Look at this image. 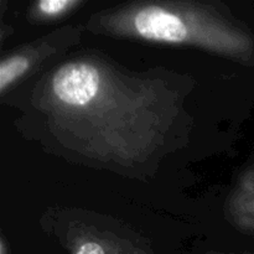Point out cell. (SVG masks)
<instances>
[{"label": "cell", "mask_w": 254, "mask_h": 254, "mask_svg": "<svg viewBox=\"0 0 254 254\" xmlns=\"http://www.w3.org/2000/svg\"><path fill=\"white\" fill-rule=\"evenodd\" d=\"M227 211L235 227L254 240V163L238 179Z\"/></svg>", "instance_id": "obj_3"}, {"label": "cell", "mask_w": 254, "mask_h": 254, "mask_svg": "<svg viewBox=\"0 0 254 254\" xmlns=\"http://www.w3.org/2000/svg\"><path fill=\"white\" fill-rule=\"evenodd\" d=\"M50 44L31 45L29 50H21L15 52L11 56L6 57L0 64V92L5 93L7 88L21 77L29 73L30 69L40 61V59L46 57L51 52Z\"/></svg>", "instance_id": "obj_5"}, {"label": "cell", "mask_w": 254, "mask_h": 254, "mask_svg": "<svg viewBox=\"0 0 254 254\" xmlns=\"http://www.w3.org/2000/svg\"><path fill=\"white\" fill-rule=\"evenodd\" d=\"M0 254H7L6 245H5L4 238H1V243H0Z\"/></svg>", "instance_id": "obj_7"}, {"label": "cell", "mask_w": 254, "mask_h": 254, "mask_svg": "<svg viewBox=\"0 0 254 254\" xmlns=\"http://www.w3.org/2000/svg\"><path fill=\"white\" fill-rule=\"evenodd\" d=\"M81 0H40L32 6L31 15L36 20H55L81 6Z\"/></svg>", "instance_id": "obj_6"}, {"label": "cell", "mask_w": 254, "mask_h": 254, "mask_svg": "<svg viewBox=\"0 0 254 254\" xmlns=\"http://www.w3.org/2000/svg\"><path fill=\"white\" fill-rule=\"evenodd\" d=\"M99 34L188 45L254 67V31L208 2L144 1L108 9L91 19Z\"/></svg>", "instance_id": "obj_2"}, {"label": "cell", "mask_w": 254, "mask_h": 254, "mask_svg": "<svg viewBox=\"0 0 254 254\" xmlns=\"http://www.w3.org/2000/svg\"><path fill=\"white\" fill-rule=\"evenodd\" d=\"M69 248L72 254H148L127 241L91 230L73 236Z\"/></svg>", "instance_id": "obj_4"}, {"label": "cell", "mask_w": 254, "mask_h": 254, "mask_svg": "<svg viewBox=\"0 0 254 254\" xmlns=\"http://www.w3.org/2000/svg\"><path fill=\"white\" fill-rule=\"evenodd\" d=\"M34 103L62 145L123 168L158 153L180 111L178 97L159 81L126 76L93 59L57 67Z\"/></svg>", "instance_id": "obj_1"}]
</instances>
